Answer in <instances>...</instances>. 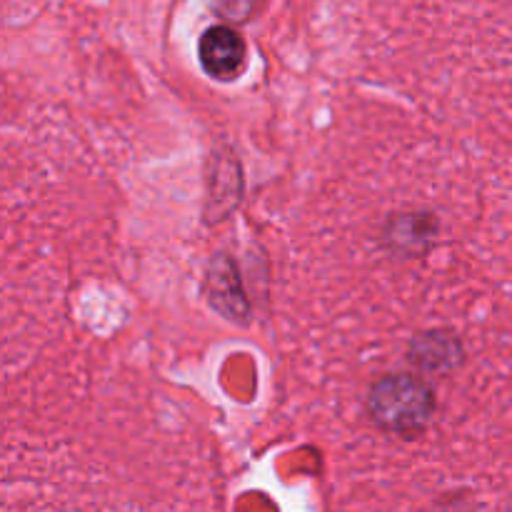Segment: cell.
Segmentation results:
<instances>
[{
	"instance_id": "6da1fadb",
	"label": "cell",
	"mask_w": 512,
	"mask_h": 512,
	"mask_svg": "<svg viewBox=\"0 0 512 512\" xmlns=\"http://www.w3.org/2000/svg\"><path fill=\"white\" fill-rule=\"evenodd\" d=\"M365 405L380 430L400 438H418L433 420L438 398L423 375L393 373L375 380Z\"/></svg>"
},
{
	"instance_id": "3957f363",
	"label": "cell",
	"mask_w": 512,
	"mask_h": 512,
	"mask_svg": "<svg viewBox=\"0 0 512 512\" xmlns=\"http://www.w3.org/2000/svg\"><path fill=\"white\" fill-rule=\"evenodd\" d=\"M410 363L425 373H450L463 363V345L445 330H428L410 343Z\"/></svg>"
},
{
	"instance_id": "7a4b0ae2",
	"label": "cell",
	"mask_w": 512,
	"mask_h": 512,
	"mask_svg": "<svg viewBox=\"0 0 512 512\" xmlns=\"http://www.w3.org/2000/svg\"><path fill=\"white\" fill-rule=\"evenodd\" d=\"M200 68L205 75L220 83H230L238 78L248 63V45L238 30L228 25H210L198 43Z\"/></svg>"
}]
</instances>
